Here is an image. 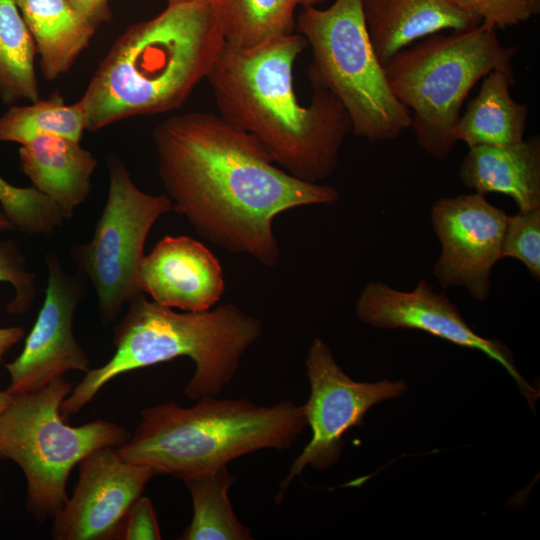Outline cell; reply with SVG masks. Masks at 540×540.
<instances>
[{"instance_id": "cell-1", "label": "cell", "mask_w": 540, "mask_h": 540, "mask_svg": "<svg viewBox=\"0 0 540 540\" xmlns=\"http://www.w3.org/2000/svg\"><path fill=\"white\" fill-rule=\"evenodd\" d=\"M152 141L172 210L204 239L266 267L281 257L278 215L339 198L335 187L280 168L253 136L219 114L173 115L154 128Z\"/></svg>"}, {"instance_id": "cell-2", "label": "cell", "mask_w": 540, "mask_h": 540, "mask_svg": "<svg viewBox=\"0 0 540 540\" xmlns=\"http://www.w3.org/2000/svg\"><path fill=\"white\" fill-rule=\"evenodd\" d=\"M308 46L292 33L252 49L225 45L207 80L219 115L253 136L280 168L311 183L330 177L351 123L328 91L313 89L302 105L294 65Z\"/></svg>"}, {"instance_id": "cell-3", "label": "cell", "mask_w": 540, "mask_h": 540, "mask_svg": "<svg viewBox=\"0 0 540 540\" xmlns=\"http://www.w3.org/2000/svg\"><path fill=\"white\" fill-rule=\"evenodd\" d=\"M225 47L210 0L169 3L120 35L79 102L85 127L179 108Z\"/></svg>"}, {"instance_id": "cell-4", "label": "cell", "mask_w": 540, "mask_h": 540, "mask_svg": "<svg viewBox=\"0 0 540 540\" xmlns=\"http://www.w3.org/2000/svg\"><path fill=\"white\" fill-rule=\"evenodd\" d=\"M263 334L260 319L233 304L203 312H176L141 293L114 328L113 356L85 373L63 400L64 419L79 412L112 379L130 371L188 357L195 365L184 388L190 399L217 396L235 377L242 356Z\"/></svg>"}, {"instance_id": "cell-5", "label": "cell", "mask_w": 540, "mask_h": 540, "mask_svg": "<svg viewBox=\"0 0 540 540\" xmlns=\"http://www.w3.org/2000/svg\"><path fill=\"white\" fill-rule=\"evenodd\" d=\"M191 407L165 402L141 411L134 433L116 447L130 463L183 481L258 450L289 449L307 426L303 405L203 396Z\"/></svg>"}, {"instance_id": "cell-6", "label": "cell", "mask_w": 540, "mask_h": 540, "mask_svg": "<svg viewBox=\"0 0 540 540\" xmlns=\"http://www.w3.org/2000/svg\"><path fill=\"white\" fill-rule=\"evenodd\" d=\"M516 47L504 46L483 23L435 33L393 55L383 70L388 85L411 114L418 145L446 160L457 143L453 129L475 84L499 70L514 77Z\"/></svg>"}, {"instance_id": "cell-7", "label": "cell", "mask_w": 540, "mask_h": 540, "mask_svg": "<svg viewBox=\"0 0 540 540\" xmlns=\"http://www.w3.org/2000/svg\"><path fill=\"white\" fill-rule=\"evenodd\" d=\"M295 29L312 50L307 70L312 88L328 91L342 104L353 134L376 143L395 140L410 128L411 114L391 91L373 49L362 0L305 7Z\"/></svg>"}, {"instance_id": "cell-8", "label": "cell", "mask_w": 540, "mask_h": 540, "mask_svg": "<svg viewBox=\"0 0 540 540\" xmlns=\"http://www.w3.org/2000/svg\"><path fill=\"white\" fill-rule=\"evenodd\" d=\"M73 385L64 377L29 394L13 396L0 416V459L17 464L26 479V507L38 522L53 519L68 496L72 469L91 452L118 447L130 433L118 424L95 420L70 426L60 413Z\"/></svg>"}, {"instance_id": "cell-9", "label": "cell", "mask_w": 540, "mask_h": 540, "mask_svg": "<svg viewBox=\"0 0 540 540\" xmlns=\"http://www.w3.org/2000/svg\"><path fill=\"white\" fill-rule=\"evenodd\" d=\"M107 168V199L92 237L71 248L78 270L95 289L105 325L142 293L138 275L145 241L156 221L172 210L167 195H152L138 188L118 156L107 157Z\"/></svg>"}, {"instance_id": "cell-10", "label": "cell", "mask_w": 540, "mask_h": 540, "mask_svg": "<svg viewBox=\"0 0 540 540\" xmlns=\"http://www.w3.org/2000/svg\"><path fill=\"white\" fill-rule=\"evenodd\" d=\"M305 366L310 394L303 407L312 437L281 481L276 503L282 501L288 486L307 466L325 470L339 460L344 434L352 427L362 426L368 410L405 394L408 389L404 381H354L343 372L320 338L309 346Z\"/></svg>"}, {"instance_id": "cell-11", "label": "cell", "mask_w": 540, "mask_h": 540, "mask_svg": "<svg viewBox=\"0 0 540 540\" xmlns=\"http://www.w3.org/2000/svg\"><path fill=\"white\" fill-rule=\"evenodd\" d=\"M507 216L478 192L433 204L431 224L441 246L433 274L442 288L462 287L475 300H487Z\"/></svg>"}, {"instance_id": "cell-12", "label": "cell", "mask_w": 540, "mask_h": 540, "mask_svg": "<svg viewBox=\"0 0 540 540\" xmlns=\"http://www.w3.org/2000/svg\"><path fill=\"white\" fill-rule=\"evenodd\" d=\"M355 312L360 321L372 327L421 330L455 345L483 352L507 370L534 409L539 393L519 373L510 349L499 340L487 339L474 332L456 305L427 280L420 279L410 291L370 281L356 300Z\"/></svg>"}, {"instance_id": "cell-13", "label": "cell", "mask_w": 540, "mask_h": 540, "mask_svg": "<svg viewBox=\"0 0 540 540\" xmlns=\"http://www.w3.org/2000/svg\"><path fill=\"white\" fill-rule=\"evenodd\" d=\"M45 298L22 352L5 364L12 396L36 392L69 371L88 372L89 358L73 332V318L83 296L78 277L68 275L55 254L45 256Z\"/></svg>"}, {"instance_id": "cell-14", "label": "cell", "mask_w": 540, "mask_h": 540, "mask_svg": "<svg viewBox=\"0 0 540 540\" xmlns=\"http://www.w3.org/2000/svg\"><path fill=\"white\" fill-rule=\"evenodd\" d=\"M154 470L123 460L116 447L99 448L79 462V478L70 498L53 517L56 540L118 539L123 521Z\"/></svg>"}, {"instance_id": "cell-15", "label": "cell", "mask_w": 540, "mask_h": 540, "mask_svg": "<svg viewBox=\"0 0 540 540\" xmlns=\"http://www.w3.org/2000/svg\"><path fill=\"white\" fill-rule=\"evenodd\" d=\"M139 289L152 301L184 312L210 310L225 290L218 258L189 236L166 235L144 255Z\"/></svg>"}, {"instance_id": "cell-16", "label": "cell", "mask_w": 540, "mask_h": 540, "mask_svg": "<svg viewBox=\"0 0 540 540\" xmlns=\"http://www.w3.org/2000/svg\"><path fill=\"white\" fill-rule=\"evenodd\" d=\"M365 25L380 63L415 41L481 21L449 0H362Z\"/></svg>"}, {"instance_id": "cell-17", "label": "cell", "mask_w": 540, "mask_h": 540, "mask_svg": "<svg viewBox=\"0 0 540 540\" xmlns=\"http://www.w3.org/2000/svg\"><path fill=\"white\" fill-rule=\"evenodd\" d=\"M19 161L33 187L54 201L65 220L87 199L97 167L95 157L79 141L51 134L22 144Z\"/></svg>"}, {"instance_id": "cell-18", "label": "cell", "mask_w": 540, "mask_h": 540, "mask_svg": "<svg viewBox=\"0 0 540 540\" xmlns=\"http://www.w3.org/2000/svg\"><path fill=\"white\" fill-rule=\"evenodd\" d=\"M459 177L474 192L509 196L520 211L540 208V138L534 135L511 146L469 148Z\"/></svg>"}, {"instance_id": "cell-19", "label": "cell", "mask_w": 540, "mask_h": 540, "mask_svg": "<svg viewBox=\"0 0 540 540\" xmlns=\"http://www.w3.org/2000/svg\"><path fill=\"white\" fill-rule=\"evenodd\" d=\"M515 78L494 70L482 81L478 93L469 101L453 129L456 140L469 148L511 146L524 138L529 114L527 104L517 102L510 94Z\"/></svg>"}, {"instance_id": "cell-20", "label": "cell", "mask_w": 540, "mask_h": 540, "mask_svg": "<svg viewBox=\"0 0 540 540\" xmlns=\"http://www.w3.org/2000/svg\"><path fill=\"white\" fill-rule=\"evenodd\" d=\"M32 35L46 80L66 73L88 46L96 26L67 0H15Z\"/></svg>"}, {"instance_id": "cell-21", "label": "cell", "mask_w": 540, "mask_h": 540, "mask_svg": "<svg viewBox=\"0 0 540 540\" xmlns=\"http://www.w3.org/2000/svg\"><path fill=\"white\" fill-rule=\"evenodd\" d=\"M225 45L252 49L294 33L297 0H210Z\"/></svg>"}, {"instance_id": "cell-22", "label": "cell", "mask_w": 540, "mask_h": 540, "mask_svg": "<svg viewBox=\"0 0 540 540\" xmlns=\"http://www.w3.org/2000/svg\"><path fill=\"white\" fill-rule=\"evenodd\" d=\"M236 478L227 467L185 480L193 503V517L183 540H251V529L236 516L228 492Z\"/></svg>"}, {"instance_id": "cell-23", "label": "cell", "mask_w": 540, "mask_h": 540, "mask_svg": "<svg viewBox=\"0 0 540 540\" xmlns=\"http://www.w3.org/2000/svg\"><path fill=\"white\" fill-rule=\"evenodd\" d=\"M32 35L15 0H0V95L4 102L39 99Z\"/></svg>"}, {"instance_id": "cell-24", "label": "cell", "mask_w": 540, "mask_h": 540, "mask_svg": "<svg viewBox=\"0 0 540 540\" xmlns=\"http://www.w3.org/2000/svg\"><path fill=\"white\" fill-rule=\"evenodd\" d=\"M85 129V115L80 102L66 104L59 94L12 107L0 116V142L22 145L43 134L80 141Z\"/></svg>"}, {"instance_id": "cell-25", "label": "cell", "mask_w": 540, "mask_h": 540, "mask_svg": "<svg viewBox=\"0 0 540 540\" xmlns=\"http://www.w3.org/2000/svg\"><path fill=\"white\" fill-rule=\"evenodd\" d=\"M0 205L13 230L49 236L64 222L58 206L32 187H17L0 175Z\"/></svg>"}, {"instance_id": "cell-26", "label": "cell", "mask_w": 540, "mask_h": 540, "mask_svg": "<svg viewBox=\"0 0 540 540\" xmlns=\"http://www.w3.org/2000/svg\"><path fill=\"white\" fill-rule=\"evenodd\" d=\"M501 257L519 260L534 279L540 280V208L507 216Z\"/></svg>"}, {"instance_id": "cell-27", "label": "cell", "mask_w": 540, "mask_h": 540, "mask_svg": "<svg viewBox=\"0 0 540 540\" xmlns=\"http://www.w3.org/2000/svg\"><path fill=\"white\" fill-rule=\"evenodd\" d=\"M0 282L14 288V297L7 304L9 313L30 309L36 294L35 275L27 270L25 256L13 240L0 242Z\"/></svg>"}, {"instance_id": "cell-28", "label": "cell", "mask_w": 540, "mask_h": 540, "mask_svg": "<svg viewBox=\"0 0 540 540\" xmlns=\"http://www.w3.org/2000/svg\"><path fill=\"white\" fill-rule=\"evenodd\" d=\"M458 8L476 16L481 23L506 29L528 21L532 16L529 0H449Z\"/></svg>"}, {"instance_id": "cell-29", "label": "cell", "mask_w": 540, "mask_h": 540, "mask_svg": "<svg viewBox=\"0 0 540 540\" xmlns=\"http://www.w3.org/2000/svg\"><path fill=\"white\" fill-rule=\"evenodd\" d=\"M118 539L160 540L161 533L151 500L140 496L129 509Z\"/></svg>"}, {"instance_id": "cell-30", "label": "cell", "mask_w": 540, "mask_h": 540, "mask_svg": "<svg viewBox=\"0 0 540 540\" xmlns=\"http://www.w3.org/2000/svg\"><path fill=\"white\" fill-rule=\"evenodd\" d=\"M68 3L93 25L108 22L111 18L109 0H67Z\"/></svg>"}, {"instance_id": "cell-31", "label": "cell", "mask_w": 540, "mask_h": 540, "mask_svg": "<svg viewBox=\"0 0 540 540\" xmlns=\"http://www.w3.org/2000/svg\"><path fill=\"white\" fill-rule=\"evenodd\" d=\"M25 335L20 326L0 327V362L3 356Z\"/></svg>"}, {"instance_id": "cell-32", "label": "cell", "mask_w": 540, "mask_h": 540, "mask_svg": "<svg viewBox=\"0 0 540 540\" xmlns=\"http://www.w3.org/2000/svg\"><path fill=\"white\" fill-rule=\"evenodd\" d=\"M13 396L7 391H0V416L12 402Z\"/></svg>"}, {"instance_id": "cell-33", "label": "cell", "mask_w": 540, "mask_h": 540, "mask_svg": "<svg viewBox=\"0 0 540 540\" xmlns=\"http://www.w3.org/2000/svg\"><path fill=\"white\" fill-rule=\"evenodd\" d=\"M13 230L11 223L8 221L2 210H0V233Z\"/></svg>"}, {"instance_id": "cell-34", "label": "cell", "mask_w": 540, "mask_h": 540, "mask_svg": "<svg viewBox=\"0 0 540 540\" xmlns=\"http://www.w3.org/2000/svg\"><path fill=\"white\" fill-rule=\"evenodd\" d=\"M325 1L327 0H297L298 5L302 6L303 8L317 6Z\"/></svg>"}, {"instance_id": "cell-35", "label": "cell", "mask_w": 540, "mask_h": 540, "mask_svg": "<svg viewBox=\"0 0 540 540\" xmlns=\"http://www.w3.org/2000/svg\"><path fill=\"white\" fill-rule=\"evenodd\" d=\"M532 14H538L540 11V0H529Z\"/></svg>"}, {"instance_id": "cell-36", "label": "cell", "mask_w": 540, "mask_h": 540, "mask_svg": "<svg viewBox=\"0 0 540 540\" xmlns=\"http://www.w3.org/2000/svg\"><path fill=\"white\" fill-rule=\"evenodd\" d=\"M189 0H168L169 3H178V2H185Z\"/></svg>"}]
</instances>
